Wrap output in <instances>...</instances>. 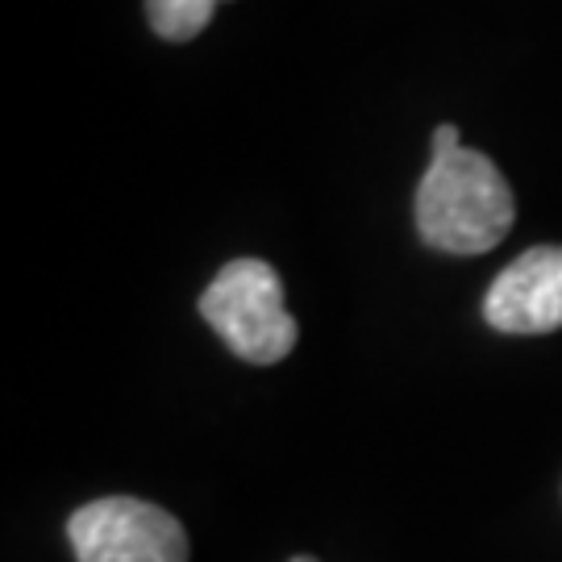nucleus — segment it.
Returning <instances> with one entry per match:
<instances>
[{
    "mask_svg": "<svg viewBox=\"0 0 562 562\" xmlns=\"http://www.w3.org/2000/svg\"><path fill=\"white\" fill-rule=\"evenodd\" d=\"M217 13V0H146L150 30L167 42H192Z\"/></svg>",
    "mask_w": 562,
    "mask_h": 562,
    "instance_id": "obj_5",
    "label": "nucleus"
},
{
    "mask_svg": "<svg viewBox=\"0 0 562 562\" xmlns=\"http://www.w3.org/2000/svg\"><path fill=\"white\" fill-rule=\"evenodd\" d=\"M76 562H188V533L159 504L104 496L71 513Z\"/></svg>",
    "mask_w": 562,
    "mask_h": 562,
    "instance_id": "obj_3",
    "label": "nucleus"
},
{
    "mask_svg": "<svg viewBox=\"0 0 562 562\" xmlns=\"http://www.w3.org/2000/svg\"><path fill=\"white\" fill-rule=\"evenodd\" d=\"M517 222V196L501 167L467 150L454 125L434 130V159L417 188L422 241L446 255H487Z\"/></svg>",
    "mask_w": 562,
    "mask_h": 562,
    "instance_id": "obj_1",
    "label": "nucleus"
},
{
    "mask_svg": "<svg viewBox=\"0 0 562 562\" xmlns=\"http://www.w3.org/2000/svg\"><path fill=\"white\" fill-rule=\"evenodd\" d=\"M201 317L241 362L271 367L296 346V317L283 304V283L262 259H234L204 288Z\"/></svg>",
    "mask_w": 562,
    "mask_h": 562,
    "instance_id": "obj_2",
    "label": "nucleus"
},
{
    "mask_svg": "<svg viewBox=\"0 0 562 562\" xmlns=\"http://www.w3.org/2000/svg\"><path fill=\"white\" fill-rule=\"evenodd\" d=\"M483 317L501 334L562 329V246H533L508 262L483 296Z\"/></svg>",
    "mask_w": 562,
    "mask_h": 562,
    "instance_id": "obj_4",
    "label": "nucleus"
},
{
    "mask_svg": "<svg viewBox=\"0 0 562 562\" xmlns=\"http://www.w3.org/2000/svg\"><path fill=\"white\" fill-rule=\"evenodd\" d=\"M292 562H317V559H308V554H301V559H292Z\"/></svg>",
    "mask_w": 562,
    "mask_h": 562,
    "instance_id": "obj_6",
    "label": "nucleus"
}]
</instances>
